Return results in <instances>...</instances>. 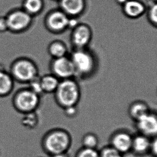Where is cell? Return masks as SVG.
Wrapping results in <instances>:
<instances>
[{"mask_svg":"<svg viewBox=\"0 0 157 157\" xmlns=\"http://www.w3.org/2000/svg\"><path fill=\"white\" fill-rule=\"evenodd\" d=\"M72 144L70 133L61 128L50 130L44 135L41 141L43 151L49 156L67 153Z\"/></svg>","mask_w":157,"mask_h":157,"instance_id":"obj_1","label":"cell"},{"mask_svg":"<svg viewBox=\"0 0 157 157\" xmlns=\"http://www.w3.org/2000/svg\"><path fill=\"white\" fill-rule=\"evenodd\" d=\"M75 71V78L86 80L92 77L98 68L96 55L87 48L74 49L70 57Z\"/></svg>","mask_w":157,"mask_h":157,"instance_id":"obj_2","label":"cell"},{"mask_svg":"<svg viewBox=\"0 0 157 157\" xmlns=\"http://www.w3.org/2000/svg\"><path fill=\"white\" fill-rule=\"evenodd\" d=\"M54 95L56 104L63 109L77 106L81 100V88L75 78L61 80Z\"/></svg>","mask_w":157,"mask_h":157,"instance_id":"obj_3","label":"cell"},{"mask_svg":"<svg viewBox=\"0 0 157 157\" xmlns=\"http://www.w3.org/2000/svg\"><path fill=\"white\" fill-rule=\"evenodd\" d=\"M11 102L15 111L24 115L36 111L40 104L41 96L29 87H25L16 91Z\"/></svg>","mask_w":157,"mask_h":157,"instance_id":"obj_4","label":"cell"},{"mask_svg":"<svg viewBox=\"0 0 157 157\" xmlns=\"http://www.w3.org/2000/svg\"><path fill=\"white\" fill-rule=\"evenodd\" d=\"M10 73L15 81L26 84L39 75L36 64L26 58L15 60L11 65Z\"/></svg>","mask_w":157,"mask_h":157,"instance_id":"obj_5","label":"cell"},{"mask_svg":"<svg viewBox=\"0 0 157 157\" xmlns=\"http://www.w3.org/2000/svg\"><path fill=\"white\" fill-rule=\"evenodd\" d=\"M44 24L49 32L60 34L72 28L74 24V18L69 17L59 9H53L46 15Z\"/></svg>","mask_w":157,"mask_h":157,"instance_id":"obj_6","label":"cell"},{"mask_svg":"<svg viewBox=\"0 0 157 157\" xmlns=\"http://www.w3.org/2000/svg\"><path fill=\"white\" fill-rule=\"evenodd\" d=\"M8 31L19 33L28 30L32 25L33 17L23 9H16L10 11L5 16Z\"/></svg>","mask_w":157,"mask_h":157,"instance_id":"obj_7","label":"cell"},{"mask_svg":"<svg viewBox=\"0 0 157 157\" xmlns=\"http://www.w3.org/2000/svg\"><path fill=\"white\" fill-rule=\"evenodd\" d=\"M92 30L87 24L78 23L72 29L70 42L74 49L87 48L92 38Z\"/></svg>","mask_w":157,"mask_h":157,"instance_id":"obj_8","label":"cell"},{"mask_svg":"<svg viewBox=\"0 0 157 157\" xmlns=\"http://www.w3.org/2000/svg\"><path fill=\"white\" fill-rule=\"evenodd\" d=\"M52 74L60 80L67 78H75L74 67L70 57L67 56L52 59L50 63Z\"/></svg>","mask_w":157,"mask_h":157,"instance_id":"obj_9","label":"cell"},{"mask_svg":"<svg viewBox=\"0 0 157 157\" xmlns=\"http://www.w3.org/2000/svg\"><path fill=\"white\" fill-rule=\"evenodd\" d=\"M133 136L127 130H118L110 136L109 145L124 155L131 152Z\"/></svg>","mask_w":157,"mask_h":157,"instance_id":"obj_10","label":"cell"},{"mask_svg":"<svg viewBox=\"0 0 157 157\" xmlns=\"http://www.w3.org/2000/svg\"><path fill=\"white\" fill-rule=\"evenodd\" d=\"M134 122L138 134L150 138L157 137V116L155 112L151 111Z\"/></svg>","mask_w":157,"mask_h":157,"instance_id":"obj_11","label":"cell"},{"mask_svg":"<svg viewBox=\"0 0 157 157\" xmlns=\"http://www.w3.org/2000/svg\"><path fill=\"white\" fill-rule=\"evenodd\" d=\"M59 9L71 18L82 15L86 8V0H59Z\"/></svg>","mask_w":157,"mask_h":157,"instance_id":"obj_12","label":"cell"},{"mask_svg":"<svg viewBox=\"0 0 157 157\" xmlns=\"http://www.w3.org/2000/svg\"><path fill=\"white\" fill-rule=\"evenodd\" d=\"M121 6L124 15L132 19L141 17L146 11V4L140 0H127Z\"/></svg>","mask_w":157,"mask_h":157,"instance_id":"obj_13","label":"cell"},{"mask_svg":"<svg viewBox=\"0 0 157 157\" xmlns=\"http://www.w3.org/2000/svg\"><path fill=\"white\" fill-rule=\"evenodd\" d=\"M151 139L147 136L137 134L133 136L131 152L137 157L149 155Z\"/></svg>","mask_w":157,"mask_h":157,"instance_id":"obj_14","label":"cell"},{"mask_svg":"<svg viewBox=\"0 0 157 157\" xmlns=\"http://www.w3.org/2000/svg\"><path fill=\"white\" fill-rule=\"evenodd\" d=\"M15 80L10 73L0 68V98H6L12 93Z\"/></svg>","mask_w":157,"mask_h":157,"instance_id":"obj_15","label":"cell"},{"mask_svg":"<svg viewBox=\"0 0 157 157\" xmlns=\"http://www.w3.org/2000/svg\"><path fill=\"white\" fill-rule=\"evenodd\" d=\"M150 111L151 109L146 102L142 100H136L130 104L128 113L130 119L135 122Z\"/></svg>","mask_w":157,"mask_h":157,"instance_id":"obj_16","label":"cell"},{"mask_svg":"<svg viewBox=\"0 0 157 157\" xmlns=\"http://www.w3.org/2000/svg\"><path fill=\"white\" fill-rule=\"evenodd\" d=\"M43 93L54 94L59 85L60 80L53 74H47L40 77Z\"/></svg>","mask_w":157,"mask_h":157,"instance_id":"obj_17","label":"cell"},{"mask_svg":"<svg viewBox=\"0 0 157 157\" xmlns=\"http://www.w3.org/2000/svg\"><path fill=\"white\" fill-rule=\"evenodd\" d=\"M68 51L67 45L61 40H53L48 46V52L52 59L67 56Z\"/></svg>","mask_w":157,"mask_h":157,"instance_id":"obj_18","label":"cell"},{"mask_svg":"<svg viewBox=\"0 0 157 157\" xmlns=\"http://www.w3.org/2000/svg\"><path fill=\"white\" fill-rule=\"evenodd\" d=\"M44 5V0H23L21 9L33 17L42 12Z\"/></svg>","mask_w":157,"mask_h":157,"instance_id":"obj_19","label":"cell"},{"mask_svg":"<svg viewBox=\"0 0 157 157\" xmlns=\"http://www.w3.org/2000/svg\"><path fill=\"white\" fill-rule=\"evenodd\" d=\"M147 20L151 25L157 27V3L156 0L150 1L146 5V11Z\"/></svg>","mask_w":157,"mask_h":157,"instance_id":"obj_20","label":"cell"},{"mask_svg":"<svg viewBox=\"0 0 157 157\" xmlns=\"http://www.w3.org/2000/svg\"><path fill=\"white\" fill-rule=\"evenodd\" d=\"M82 147L87 149H97L99 145V138L97 135L93 132H87L82 139Z\"/></svg>","mask_w":157,"mask_h":157,"instance_id":"obj_21","label":"cell"},{"mask_svg":"<svg viewBox=\"0 0 157 157\" xmlns=\"http://www.w3.org/2000/svg\"><path fill=\"white\" fill-rule=\"evenodd\" d=\"M21 123L25 127L28 129H33L36 127L38 123V117L36 111L23 115Z\"/></svg>","mask_w":157,"mask_h":157,"instance_id":"obj_22","label":"cell"},{"mask_svg":"<svg viewBox=\"0 0 157 157\" xmlns=\"http://www.w3.org/2000/svg\"><path fill=\"white\" fill-rule=\"evenodd\" d=\"M99 151V157H123V155L109 145L103 147Z\"/></svg>","mask_w":157,"mask_h":157,"instance_id":"obj_23","label":"cell"},{"mask_svg":"<svg viewBox=\"0 0 157 157\" xmlns=\"http://www.w3.org/2000/svg\"><path fill=\"white\" fill-rule=\"evenodd\" d=\"M75 157H99V151L97 149L82 147L77 151Z\"/></svg>","mask_w":157,"mask_h":157,"instance_id":"obj_24","label":"cell"},{"mask_svg":"<svg viewBox=\"0 0 157 157\" xmlns=\"http://www.w3.org/2000/svg\"><path fill=\"white\" fill-rule=\"evenodd\" d=\"M40 76L38 75L36 78L31 81L30 83H28V87L31 89L32 91L37 94L41 96L44 94L43 93L41 86L40 81Z\"/></svg>","mask_w":157,"mask_h":157,"instance_id":"obj_25","label":"cell"},{"mask_svg":"<svg viewBox=\"0 0 157 157\" xmlns=\"http://www.w3.org/2000/svg\"><path fill=\"white\" fill-rule=\"evenodd\" d=\"M65 115L68 117L72 118L74 117L77 115L78 111L77 108V106L69 107L68 108L64 109Z\"/></svg>","mask_w":157,"mask_h":157,"instance_id":"obj_26","label":"cell"},{"mask_svg":"<svg viewBox=\"0 0 157 157\" xmlns=\"http://www.w3.org/2000/svg\"><path fill=\"white\" fill-rule=\"evenodd\" d=\"M149 155L152 157H157V137L152 138L151 145L150 147Z\"/></svg>","mask_w":157,"mask_h":157,"instance_id":"obj_27","label":"cell"},{"mask_svg":"<svg viewBox=\"0 0 157 157\" xmlns=\"http://www.w3.org/2000/svg\"><path fill=\"white\" fill-rule=\"evenodd\" d=\"M6 31H8V28L6 17L0 16V33H3Z\"/></svg>","mask_w":157,"mask_h":157,"instance_id":"obj_28","label":"cell"},{"mask_svg":"<svg viewBox=\"0 0 157 157\" xmlns=\"http://www.w3.org/2000/svg\"><path fill=\"white\" fill-rule=\"evenodd\" d=\"M49 157H70V156L68 155V152H67V153L56 154V155H54L49 156Z\"/></svg>","mask_w":157,"mask_h":157,"instance_id":"obj_29","label":"cell"},{"mask_svg":"<svg viewBox=\"0 0 157 157\" xmlns=\"http://www.w3.org/2000/svg\"><path fill=\"white\" fill-rule=\"evenodd\" d=\"M117 4H120V6H122L124 3H125L127 0H115Z\"/></svg>","mask_w":157,"mask_h":157,"instance_id":"obj_30","label":"cell"},{"mask_svg":"<svg viewBox=\"0 0 157 157\" xmlns=\"http://www.w3.org/2000/svg\"><path fill=\"white\" fill-rule=\"evenodd\" d=\"M54 1H59V0H54Z\"/></svg>","mask_w":157,"mask_h":157,"instance_id":"obj_31","label":"cell"},{"mask_svg":"<svg viewBox=\"0 0 157 157\" xmlns=\"http://www.w3.org/2000/svg\"><path fill=\"white\" fill-rule=\"evenodd\" d=\"M1 68V66H0V68Z\"/></svg>","mask_w":157,"mask_h":157,"instance_id":"obj_32","label":"cell"}]
</instances>
